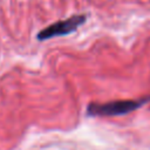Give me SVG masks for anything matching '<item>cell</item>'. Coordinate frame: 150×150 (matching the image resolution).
Instances as JSON below:
<instances>
[{
    "instance_id": "obj_1",
    "label": "cell",
    "mask_w": 150,
    "mask_h": 150,
    "mask_svg": "<svg viewBox=\"0 0 150 150\" xmlns=\"http://www.w3.org/2000/svg\"><path fill=\"white\" fill-rule=\"evenodd\" d=\"M148 98L139 100H118L105 103H90L87 107L88 116H120L129 114L141 105H143Z\"/></svg>"
},
{
    "instance_id": "obj_2",
    "label": "cell",
    "mask_w": 150,
    "mask_h": 150,
    "mask_svg": "<svg viewBox=\"0 0 150 150\" xmlns=\"http://www.w3.org/2000/svg\"><path fill=\"white\" fill-rule=\"evenodd\" d=\"M86 20H87L86 14H75L64 20H59L45 27L43 29H41L36 34V39L39 41H45V40H49L53 38H59V36L71 34L75 30H77V28L82 26L86 22Z\"/></svg>"
}]
</instances>
